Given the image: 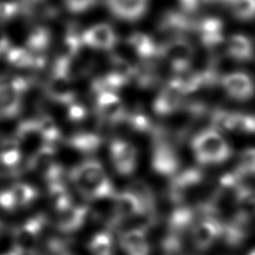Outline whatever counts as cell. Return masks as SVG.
Instances as JSON below:
<instances>
[{"label":"cell","mask_w":255,"mask_h":255,"mask_svg":"<svg viewBox=\"0 0 255 255\" xmlns=\"http://www.w3.org/2000/svg\"><path fill=\"white\" fill-rule=\"evenodd\" d=\"M222 223L215 217H203L192 226V240L198 250L208 249L217 237H220Z\"/></svg>","instance_id":"cell-9"},{"label":"cell","mask_w":255,"mask_h":255,"mask_svg":"<svg viewBox=\"0 0 255 255\" xmlns=\"http://www.w3.org/2000/svg\"><path fill=\"white\" fill-rule=\"evenodd\" d=\"M68 118L71 122H82L87 117V110L86 108L81 105L80 103H77L74 101L70 105H68Z\"/></svg>","instance_id":"cell-31"},{"label":"cell","mask_w":255,"mask_h":255,"mask_svg":"<svg viewBox=\"0 0 255 255\" xmlns=\"http://www.w3.org/2000/svg\"><path fill=\"white\" fill-rule=\"evenodd\" d=\"M125 122L135 131L152 132L154 129L151 122L142 112L134 111L130 114H127Z\"/></svg>","instance_id":"cell-28"},{"label":"cell","mask_w":255,"mask_h":255,"mask_svg":"<svg viewBox=\"0 0 255 255\" xmlns=\"http://www.w3.org/2000/svg\"><path fill=\"white\" fill-rule=\"evenodd\" d=\"M68 146L78 150L80 153H95L103 143V138L95 132H77L64 141Z\"/></svg>","instance_id":"cell-19"},{"label":"cell","mask_w":255,"mask_h":255,"mask_svg":"<svg viewBox=\"0 0 255 255\" xmlns=\"http://www.w3.org/2000/svg\"><path fill=\"white\" fill-rule=\"evenodd\" d=\"M114 219L112 220V226L116 227L118 224L128 218H134L141 212H143L140 201L137 197L129 192L125 190L121 193L115 194V203H114Z\"/></svg>","instance_id":"cell-11"},{"label":"cell","mask_w":255,"mask_h":255,"mask_svg":"<svg viewBox=\"0 0 255 255\" xmlns=\"http://www.w3.org/2000/svg\"><path fill=\"white\" fill-rule=\"evenodd\" d=\"M96 112L101 121L112 125L125 122L126 108L118 95L114 92H102L96 98Z\"/></svg>","instance_id":"cell-7"},{"label":"cell","mask_w":255,"mask_h":255,"mask_svg":"<svg viewBox=\"0 0 255 255\" xmlns=\"http://www.w3.org/2000/svg\"><path fill=\"white\" fill-rule=\"evenodd\" d=\"M203 173L199 168H187L177 172L170 180L168 196L171 202L182 205L189 193L203 181Z\"/></svg>","instance_id":"cell-6"},{"label":"cell","mask_w":255,"mask_h":255,"mask_svg":"<svg viewBox=\"0 0 255 255\" xmlns=\"http://www.w3.org/2000/svg\"><path fill=\"white\" fill-rule=\"evenodd\" d=\"M235 113L224 110H216L210 116V128L221 132L233 129Z\"/></svg>","instance_id":"cell-25"},{"label":"cell","mask_w":255,"mask_h":255,"mask_svg":"<svg viewBox=\"0 0 255 255\" xmlns=\"http://www.w3.org/2000/svg\"><path fill=\"white\" fill-rule=\"evenodd\" d=\"M235 131L251 133L254 130V118L253 116H248L240 113H235L233 129Z\"/></svg>","instance_id":"cell-29"},{"label":"cell","mask_w":255,"mask_h":255,"mask_svg":"<svg viewBox=\"0 0 255 255\" xmlns=\"http://www.w3.org/2000/svg\"><path fill=\"white\" fill-rule=\"evenodd\" d=\"M192 150L198 163L217 164L227 160L231 155V148L220 132L206 128L198 132L191 140Z\"/></svg>","instance_id":"cell-2"},{"label":"cell","mask_w":255,"mask_h":255,"mask_svg":"<svg viewBox=\"0 0 255 255\" xmlns=\"http://www.w3.org/2000/svg\"><path fill=\"white\" fill-rule=\"evenodd\" d=\"M2 255H21V254H20L18 251H16L15 249H13V248H12V249H11V250H10L8 253L2 254Z\"/></svg>","instance_id":"cell-34"},{"label":"cell","mask_w":255,"mask_h":255,"mask_svg":"<svg viewBox=\"0 0 255 255\" xmlns=\"http://www.w3.org/2000/svg\"><path fill=\"white\" fill-rule=\"evenodd\" d=\"M249 255H254V251H253V250H251V252L249 253Z\"/></svg>","instance_id":"cell-36"},{"label":"cell","mask_w":255,"mask_h":255,"mask_svg":"<svg viewBox=\"0 0 255 255\" xmlns=\"http://www.w3.org/2000/svg\"><path fill=\"white\" fill-rule=\"evenodd\" d=\"M143 242H146V230L138 227H132L121 234L120 244L127 252Z\"/></svg>","instance_id":"cell-27"},{"label":"cell","mask_w":255,"mask_h":255,"mask_svg":"<svg viewBox=\"0 0 255 255\" xmlns=\"http://www.w3.org/2000/svg\"><path fill=\"white\" fill-rule=\"evenodd\" d=\"M225 53L228 57L238 62H246L253 57L251 40L244 35H232L225 44Z\"/></svg>","instance_id":"cell-18"},{"label":"cell","mask_w":255,"mask_h":255,"mask_svg":"<svg viewBox=\"0 0 255 255\" xmlns=\"http://www.w3.org/2000/svg\"><path fill=\"white\" fill-rule=\"evenodd\" d=\"M82 43L92 49L112 50L117 43L116 32L106 23L91 26L81 36Z\"/></svg>","instance_id":"cell-10"},{"label":"cell","mask_w":255,"mask_h":255,"mask_svg":"<svg viewBox=\"0 0 255 255\" xmlns=\"http://www.w3.org/2000/svg\"><path fill=\"white\" fill-rule=\"evenodd\" d=\"M154 136V146L151 157L152 169L159 175L170 177L178 172L179 160L174 148L165 139L160 128H156L152 133Z\"/></svg>","instance_id":"cell-3"},{"label":"cell","mask_w":255,"mask_h":255,"mask_svg":"<svg viewBox=\"0 0 255 255\" xmlns=\"http://www.w3.org/2000/svg\"><path fill=\"white\" fill-rule=\"evenodd\" d=\"M226 6L238 20L248 21L254 17V0H228Z\"/></svg>","instance_id":"cell-26"},{"label":"cell","mask_w":255,"mask_h":255,"mask_svg":"<svg viewBox=\"0 0 255 255\" xmlns=\"http://www.w3.org/2000/svg\"><path fill=\"white\" fill-rule=\"evenodd\" d=\"M48 191L52 204L58 212L72 205L71 195L63 181L48 184Z\"/></svg>","instance_id":"cell-23"},{"label":"cell","mask_w":255,"mask_h":255,"mask_svg":"<svg viewBox=\"0 0 255 255\" xmlns=\"http://www.w3.org/2000/svg\"><path fill=\"white\" fill-rule=\"evenodd\" d=\"M170 65L173 73H178L190 67L194 49L183 37L172 38L158 47V55Z\"/></svg>","instance_id":"cell-4"},{"label":"cell","mask_w":255,"mask_h":255,"mask_svg":"<svg viewBox=\"0 0 255 255\" xmlns=\"http://www.w3.org/2000/svg\"><path fill=\"white\" fill-rule=\"evenodd\" d=\"M2 230H3V223L0 221V234H1Z\"/></svg>","instance_id":"cell-35"},{"label":"cell","mask_w":255,"mask_h":255,"mask_svg":"<svg viewBox=\"0 0 255 255\" xmlns=\"http://www.w3.org/2000/svg\"><path fill=\"white\" fill-rule=\"evenodd\" d=\"M15 209L31 204L38 195L36 188L27 183H15L8 188Z\"/></svg>","instance_id":"cell-22"},{"label":"cell","mask_w":255,"mask_h":255,"mask_svg":"<svg viewBox=\"0 0 255 255\" xmlns=\"http://www.w3.org/2000/svg\"><path fill=\"white\" fill-rule=\"evenodd\" d=\"M90 251L94 255H113V238L109 232H99L93 236L89 243Z\"/></svg>","instance_id":"cell-24"},{"label":"cell","mask_w":255,"mask_h":255,"mask_svg":"<svg viewBox=\"0 0 255 255\" xmlns=\"http://www.w3.org/2000/svg\"><path fill=\"white\" fill-rule=\"evenodd\" d=\"M195 216V209L183 204L177 205L168 218L169 233L180 238L181 234L190 229L194 224Z\"/></svg>","instance_id":"cell-17"},{"label":"cell","mask_w":255,"mask_h":255,"mask_svg":"<svg viewBox=\"0 0 255 255\" xmlns=\"http://www.w3.org/2000/svg\"><path fill=\"white\" fill-rule=\"evenodd\" d=\"M66 7L74 13H82L94 7L98 0H63Z\"/></svg>","instance_id":"cell-30"},{"label":"cell","mask_w":255,"mask_h":255,"mask_svg":"<svg viewBox=\"0 0 255 255\" xmlns=\"http://www.w3.org/2000/svg\"><path fill=\"white\" fill-rule=\"evenodd\" d=\"M89 208L87 206H74L59 212L58 228L64 233H71L77 231L85 223L88 216Z\"/></svg>","instance_id":"cell-16"},{"label":"cell","mask_w":255,"mask_h":255,"mask_svg":"<svg viewBox=\"0 0 255 255\" xmlns=\"http://www.w3.org/2000/svg\"><path fill=\"white\" fill-rule=\"evenodd\" d=\"M110 154L116 170L123 175L133 172L136 166V149L127 140L115 138L110 144Z\"/></svg>","instance_id":"cell-8"},{"label":"cell","mask_w":255,"mask_h":255,"mask_svg":"<svg viewBox=\"0 0 255 255\" xmlns=\"http://www.w3.org/2000/svg\"><path fill=\"white\" fill-rule=\"evenodd\" d=\"M178 2L182 11L190 14L199 10L206 3V0H178Z\"/></svg>","instance_id":"cell-32"},{"label":"cell","mask_w":255,"mask_h":255,"mask_svg":"<svg viewBox=\"0 0 255 255\" xmlns=\"http://www.w3.org/2000/svg\"><path fill=\"white\" fill-rule=\"evenodd\" d=\"M69 177L78 191L88 200L115 195L113 184L98 160H86L71 169Z\"/></svg>","instance_id":"cell-1"},{"label":"cell","mask_w":255,"mask_h":255,"mask_svg":"<svg viewBox=\"0 0 255 255\" xmlns=\"http://www.w3.org/2000/svg\"><path fill=\"white\" fill-rule=\"evenodd\" d=\"M22 153L19 141L16 139L4 140L0 145V165L8 170L15 171L21 161Z\"/></svg>","instance_id":"cell-21"},{"label":"cell","mask_w":255,"mask_h":255,"mask_svg":"<svg viewBox=\"0 0 255 255\" xmlns=\"http://www.w3.org/2000/svg\"><path fill=\"white\" fill-rule=\"evenodd\" d=\"M183 94L170 80L159 92L153 103V110L159 116H169L182 107Z\"/></svg>","instance_id":"cell-13"},{"label":"cell","mask_w":255,"mask_h":255,"mask_svg":"<svg viewBox=\"0 0 255 255\" xmlns=\"http://www.w3.org/2000/svg\"><path fill=\"white\" fill-rule=\"evenodd\" d=\"M128 44L141 59H151L158 55V47L154 41L144 33H132L128 39Z\"/></svg>","instance_id":"cell-20"},{"label":"cell","mask_w":255,"mask_h":255,"mask_svg":"<svg viewBox=\"0 0 255 255\" xmlns=\"http://www.w3.org/2000/svg\"><path fill=\"white\" fill-rule=\"evenodd\" d=\"M46 223V217L39 214L27 219L23 224L18 226L13 233V249L21 255L36 250L39 237Z\"/></svg>","instance_id":"cell-5"},{"label":"cell","mask_w":255,"mask_h":255,"mask_svg":"<svg viewBox=\"0 0 255 255\" xmlns=\"http://www.w3.org/2000/svg\"><path fill=\"white\" fill-rule=\"evenodd\" d=\"M0 208L6 211L15 210V206L8 189L0 191Z\"/></svg>","instance_id":"cell-33"},{"label":"cell","mask_w":255,"mask_h":255,"mask_svg":"<svg viewBox=\"0 0 255 255\" xmlns=\"http://www.w3.org/2000/svg\"><path fill=\"white\" fill-rule=\"evenodd\" d=\"M48 94L55 102L66 106L76 101L72 80L64 73H54L48 87Z\"/></svg>","instance_id":"cell-15"},{"label":"cell","mask_w":255,"mask_h":255,"mask_svg":"<svg viewBox=\"0 0 255 255\" xmlns=\"http://www.w3.org/2000/svg\"><path fill=\"white\" fill-rule=\"evenodd\" d=\"M222 86L229 97L237 101H246L253 96L251 78L242 72L225 75L221 80Z\"/></svg>","instance_id":"cell-12"},{"label":"cell","mask_w":255,"mask_h":255,"mask_svg":"<svg viewBox=\"0 0 255 255\" xmlns=\"http://www.w3.org/2000/svg\"><path fill=\"white\" fill-rule=\"evenodd\" d=\"M148 0H106L111 13L125 21L140 19L147 8Z\"/></svg>","instance_id":"cell-14"}]
</instances>
